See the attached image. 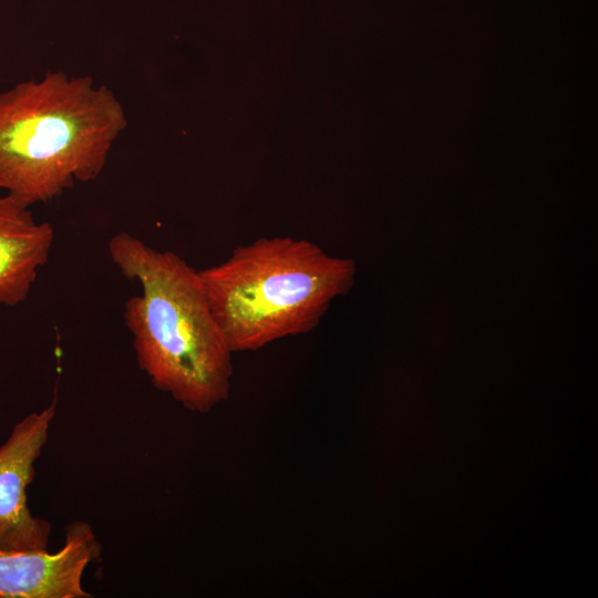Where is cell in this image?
<instances>
[{"label":"cell","mask_w":598,"mask_h":598,"mask_svg":"<svg viewBox=\"0 0 598 598\" xmlns=\"http://www.w3.org/2000/svg\"><path fill=\"white\" fill-rule=\"evenodd\" d=\"M107 249L121 274L142 288L124 308L138 368L188 411L208 413L227 401L233 352L199 271L126 231L111 237Z\"/></svg>","instance_id":"6da1fadb"},{"label":"cell","mask_w":598,"mask_h":598,"mask_svg":"<svg viewBox=\"0 0 598 598\" xmlns=\"http://www.w3.org/2000/svg\"><path fill=\"white\" fill-rule=\"evenodd\" d=\"M127 125L91 76L48 72L0 92V194L25 207L94 181Z\"/></svg>","instance_id":"7a4b0ae2"},{"label":"cell","mask_w":598,"mask_h":598,"mask_svg":"<svg viewBox=\"0 0 598 598\" xmlns=\"http://www.w3.org/2000/svg\"><path fill=\"white\" fill-rule=\"evenodd\" d=\"M351 259L291 236L260 237L199 270L212 312L233 353L312 331L352 286Z\"/></svg>","instance_id":"3957f363"},{"label":"cell","mask_w":598,"mask_h":598,"mask_svg":"<svg viewBox=\"0 0 598 598\" xmlns=\"http://www.w3.org/2000/svg\"><path fill=\"white\" fill-rule=\"evenodd\" d=\"M55 414V401L16 423L0 446V549L47 550L51 524L32 515L27 487L33 481Z\"/></svg>","instance_id":"277c9868"},{"label":"cell","mask_w":598,"mask_h":598,"mask_svg":"<svg viewBox=\"0 0 598 598\" xmlns=\"http://www.w3.org/2000/svg\"><path fill=\"white\" fill-rule=\"evenodd\" d=\"M100 556L101 545L85 522L66 527L55 553L0 549V598H91L82 578Z\"/></svg>","instance_id":"5b68a950"},{"label":"cell","mask_w":598,"mask_h":598,"mask_svg":"<svg viewBox=\"0 0 598 598\" xmlns=\"http://www.w3.org/2000/svg\"><path fill=\"white\" fill-rule=\"evenodd\" d=\"M53 240L50 223L38 221L29 207L0 194V308L28 298Z\"/></svg>","instance_id":"8992f818"}]
</instances>
